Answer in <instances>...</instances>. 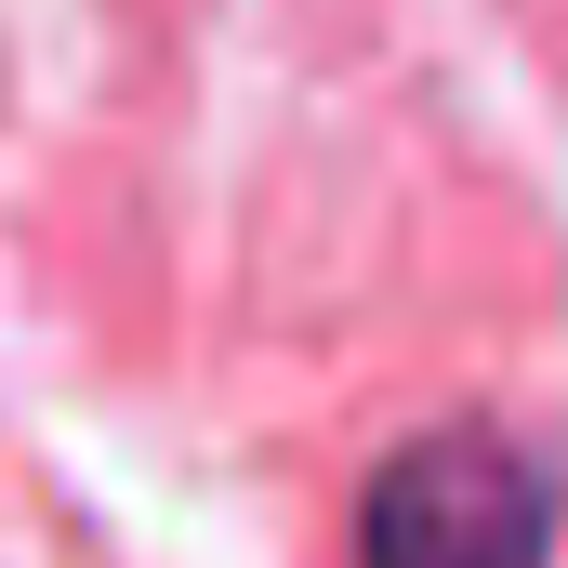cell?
I'll return each mask as SVG.
<instances>
[{"mask_svg": "<svg viewBox=\"0 0 568 568\" xmlns=\"http://www.w3.org/2000/svg\"><path fill=\"white\" fill-rule=\"evenodd\" d=\"M556 463L503 424H436L357 489V568H542Z\"/></svg>", "mask_w": 568, "mask_h": 568, "instance_id": "cell-1", "label": "cell"}]
</instances>
